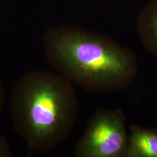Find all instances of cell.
<instances>
[{
  "mask_svg": "<svg viewBox=\"0 0 157 157\" xmlns=\"http://www.w3.org/2000/svg\"><path fill=\"white\" fill-rule=\"evenodd\" d=\"M126 157H157V129L131 125Z\"/></svg>",
  "mask_w": 157,
  "mask_h": 157,
  "instance_id": "cell-4",
  "label": "cell"
},
{
  "mask_svg": "<svg viewBox=\"0 0 157 157\" xmlns=\"http://www.w3.org/2000/svg\"><path fill=\"white\" fill-rule=\"evenodd\" d=\"M13 156L10 144L5 137L0 135V157Z\"/></svg>",
  "mask_w": 157,
  "mask_h": 157,
  "instance_id": "cell-6",
  "label": "cell"
},
{
  "mask_svg": "<svg viewBox=\"0 0 157 157\" xmlns=\"http://www.w3.org/2000/svg\"><path fill=\"white\" fill-rule=\"evenodd\" d=\"M43 45L52 68L86 91H121L129 87L138 74L136 55L101 33L76 25H60L45 32Z\"/></svg>",
  "mask_w": 157,
  "mask_h": 157,
  "instance_id": "cell-1",
  "label": "cell"
},
{
  "mask_svg": "<svg viewBox=\"0 0 157 157\" xmlns=\"http://www.w3.org/2000/svg\"><path fill=\"white\" fill-rule=\"evenodd\" d=\"M129 135L122 110L98 109L74 147L76 157H126Z\"/></svg>",
  "mask_w": 157,
  "mask_h": 157,
  "instance_id": "cell-3",
  "label": "cell"
},
{
  "mask_svg": "<svg viewBox=\"0 0 157 157\" xmlns=\"http://www.w3.org/2000/svg\"><path fill=\"white\" fill-rule=\"evenodd\" d=\"M6 100V92L5 88L2 79L0 78V113L2 110L4 105H5Z\"/></svg>",
  "mask_w": 157,
  "mask_h": 157,
  "instance_id": "cell-7",
  "label": "cell"
},
{
  "mask_svg": "<svg viewBox=\"0 0 157 157\" xmlns=\"http://www.w3.org/2000/svg\"><path fill=\"white\" fill-rule=\"evenodd\" d=\"M137 28L143 46L157 56V0H151L139 15Z\"/></svg>",
  "mask_w": 157,
  "mask_h": 157,
  "instance_id": "cell-5",
  "label": "cell"
},
{
  "mask_svg": "<svg viewBox=\"0 0 157 157\" xmlns=\"http://www.w3.org/2000/svg\"><path fill=\"white\" fill-rule=\"evenodd\" d=\"M10 106L15 132L38 152L53 150L69 137L78 109L74 84L57 72L39 70L17 82Z\"/></svg>",
  "mask_w": 157,
  "mask_h": 157,
  "instance_id": "cell-2",
  "label": "cell"
}]
</instances>
